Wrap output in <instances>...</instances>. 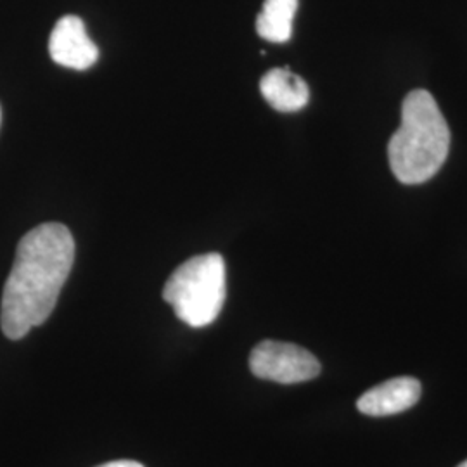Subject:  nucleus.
<instances>
[{"instance_id":"4","label":"nucleus","mask_w":467,"mask_h":467,"mask_svg":"<svg viewBox=\"0 0 467 467\" xmlns=\"http://www.w3.org/2000/svg\"><path fill=\"white\" fill-rule=\"evenodd\" d=\"M250 368L260 379L296 384L316 379L320 374V362L314 353L298 345L265 339L251 350Z\"/></svg>"},{"instance_id":"10","label":"nucleus","mask_w":467,"mask_h":467,"mask_svg":"<svg viewBox=\"0 0 467 467\" xmlns=\"http://www.w3.org/2000/svg\"><path fill=\"white\" fill-rule=\"evenodd\" d=\"M459 467H467V461H466V462H462V464H461V466H459Z\"/></svg>"},{"instance_id":"11","label":"nucleus","mask_w":467,"mask_h":467,"mask_svg":"<svg viewBox=\"0 0 467 467\" xmlns=\"http://www.w3.org/2000/svg\"><path fill=\"white\" fill-rule=\"evenodd\" d=\"M0 119H2V111H0Z\"/></svg>"},{"instance_id":"7","label":"nucleus","mask_w":467,"mask_h":467,"mask_svg":"<svg viewBox=\"0 0 467 467\" xmlns=\"http://www.w3.org/2000/svg\"><path fill=\"white\" fill-rule=\"evenodd\" d=\"M260 92L268 104L281 113L300 111L310 99L306 82L289 67H274L260 80Z\"/></svg>"},{"instance_id":"3","label":"nucleus","mask_w":467,"mask_h":467,"mask_svg":"<svg viewBox=\"0 0 467 467\" xmlns=\"http://www.w3.org/2000/svg\"><path fill=\"white\" fill-rule=\"evenodd\" d=\"M227 296L223 256L206 253L175 268L163 287V300L191 327H206L217 320Z\"/></svg>"},{"instance_id":"5","label":"nucleus","mask_w":467,"mask_h":467,"mask_svg":"<svg viewBox=\"0 0 467 467\" xmlns=\"http://www.w3.org/2000/svg\"><path fill=\"white\" fill-rule=\"evenodd\" d=\"M49 54L59 67L84 71L99 57L98 46L87 35L85 23L78 16L61 17L49 38Z\"/></svg>"},{"instance_id":"1","label":"nucleus","mask_w":467,"mask_h":467,"mask_svg":"<svg viewBox=\"0 0 467 467\" xmlns=\"http://www.w3.org/2000/svg\"><path fill=\"white\" fill-rule=\"evenodd\" d=\"M75 262V241L61 223H42L19 241L4 285L0 326L16 341L50 317Z\"/></svg>"},{"instance_id":"8","label":"nucleus","mask_w":467,"mask_h":467,"mask_svg":"<svg viewBox=\"0 0 467 467\" xmlns=\"http://www.w3.org/2000/svg\"><path fill=\"white\" fill-rule=\"evenodd\" d=\"M298 0H265L256 17V32L272 44H284L293 34V19Z\"/></svg>"},{"instance_id":"9","label":"nucleus","mask_w":467,"mask_h":467,"mask_svg":"<svg viewBox=\"0 0 467 467\" xmlns=\"http://www.w3.org/2000/svg\"><path fill=\"white\" fill-rule=\"evenodd\" d=\"M98 467H144L140 462H135V461H115V462H108V464H102Z\"/></svg>"},{"instance_id":"2","label":"nucleus","mask_w":467,"mask_h":467,"mask_svg":"<svg viewBox=\"0 0 467 467\" xmlns=\"http://www.w3.org/2000/svg\"><path fill=\"white\" fill-rule=\"evenodd\" d=\"M451 129L428 90H412L401 106L400 129L388 146L389 167L401 184H422L443 167Z\"/></svg>"},{"instance_id":"6","label":"nucleus","mask_w":467,"mask_h":467,"mask_svg":"<svg viewBox=\"0 0 467 467\" xmlns=\"http://www.w3.org/2000/svg\"><path fill=\"white\" fill-rule=\"evenodd\" d=\"M419 399L420 383L403 376L370 388L357 400V409L370 418H386L412 409Z\"/></svg>"}]
</instances>
